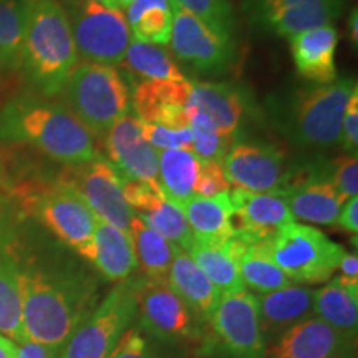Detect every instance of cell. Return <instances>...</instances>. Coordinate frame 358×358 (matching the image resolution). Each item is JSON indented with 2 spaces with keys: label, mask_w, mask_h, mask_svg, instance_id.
I'll return each mask as SVG.
<instances>
[{
  "label": "cell",
  "mask_w": 358,
  "mask_h": 358,
  "mask_svg": "<svg viewBox=\"0 0 358 358\" xmlns=\"http://www.w3.org/2000/svg\"><path fill=\"white\" fill-rule=\"evenodd\" d=\"M266 245L272 261L297 284L329 282L347 252L322 231L295 221L282 226Z\"/></svg>",
  "instance_id": "6"
},
{
  "label": "cell",
  "mask_w": 358,
  "mask_h": 358,
  "mask_svg": "<svg viewBox=\"0 0 358 358\" xmlns=\"http://www.w3.org/2000/svg\"><path fill=\"white\" fill-rule=\"evenodd\" d=\"M168 285L186 303L196 320H211L222 294L186 250L178 248L174 252Z\"/></svg>",
  "instance_id": "24"
},
{
  "label": "cell",
  "mask_w": 358,
  "mask_h": 358,
  "mask_svg": "<svg viewBox=\"0 0 358 358\" xmlns=\"http://www.w3.org/2000/svg\"><path fill=\"white\" fill-rule=\"evenodd\" d=\"M128 232L143 277L156 282H168L169 268H171L174 252L178 249L176 245L151 229L138 216H133Z\"/></svg>",
  "instance_id": "32"
},
{
  "label": "cell",
  "mask_w": 358,
  "mask_h": 358,
  "mask_svg": "<svg viewBox=\"0 0 358 358\" xmlns=\"http://www.w3.org/2000/svg\"><path fill=\"white\" fill-rule=\"evenodd\" d=\"M123 194L134 216L173 245L187 250L194 239L189 224L182 209L164 196L159 185L123 179Z\"/></svg>",
  "instance_id": "17"
},
{
  "label": "cell",
  "mask_w": 358,
  "mask_h": 358,
  "mask_svg": "<svg viewBox=\"0 0 358 358\" xmlns=\"http://www.w3.org/2000/svg\"><path fill=\"white\" fill-rule=\"evenodd\" d=\"M136 319V302L129 282H122L98 303L75 330L60 358H108L124 330Z\"/></svg>",
  "instance_id": "8"
},
{
  "label": "cell",
  "mask_w": 358,
  "mask_h": 358,
  "mask_svg": "<svg viewBox=\"0 0 358 358\" xmlns=\"http://www.w3.org/2000/svg\"><path fill=\"white\" fill-rule=\"evenodd\" d=\"M340 146L348 155H357L358 146V88L352 93L345 111H343L342 129H340Z\"/></svg>",
  "instance_id": "43"
},
{
  "label": "cell",
  "mask_w": 358,
  "mask_h": 358,
  "mask_svg": "<svg viewBox=\"0 0 358 358\" xmlns=\"http://www.w3.org/2000/svg\"><path fill=\"white\" fill-rule=\"evenodd\" d=\"M192 92L191 80H143L131 93L133 110L143 123L169 128H187V105Z\"/></svg>",
  "instance_id": "19"
},
{
  "label": "cell",
  "mask_w": 358,
  "mask_h": 358,
  "mask_svg": "<svg viewBox=\"0 0 358 358\" xmlns=\"http://www.w3.org/2000/svg\"><path fill=\"white\" fill-rule=\"evenodd\" d=\"M0 141L30 145L66 166L100 156L96 138L65 105L37 96H19L3 105Z\"/></svg>",
  "instance_id": "2"
},
{
  "label": "cell",
  "mask_w": 358,
  "mask_h": 358,
  "mask_svg": "<svg viewBox=\"0 0 358 358\" xmlns=\"http://www.w3.org/2000/svg\"><path fill=\"white\" fill-rule=\"evenodd\" d=\"M27 208L57 239L85 256L98 219L73 191L57 182L30 194Z\"/></svg>",
  "instance_id": "11"
},
{
  "label": "cell",
  "mask_w": 358,
  "mask_h": 358,
  "mask_svg": "<svg viewBox=\"0 0 358 358\" xmlns=\"http://www.w3.org/2000/svg\"><path fill=\"white\" fill-rule=\"evenodd\" d=\"M348 35H350L353 47L357 48V45H358V10H357V7L352 8L350 17H348Z\"/></svg>",
  "instance_id": "48"
},
{
  "label": "cell",
  "mask_w": 358,
  "mask_h": 358,
  "mask_svg": "<svg viewBox=\"0 0 358 358\" xmlns=\"http://www.w3.org/2000/svg\"><path fill=\"white\" fill-rule=\"evenodd\" d=\"M231 191V185L224 174L222 163L199 158L198 176L194 182V198H211Z\"/></svg>",
  "instance_id": "40"
},
{
  "label": "cell",
  "mask_w": 358,
  "mask_h": 358,
  "mask_svg": "<svg viewBox=\"0 0 358 358\" xmlns=\"http://www.w3.org/2000/svg\"><path fill=\"white\" fill-rule=\"evenodd\" d=\"M83 257L92 262L106 280L118 284L127 282L138 267L129 232L100 219L96 222L92 244Z\"/></svg>",
  "instance_id": "25"
},
{
  "label": "cell",
  "mask_w": 358,
  "mask_h": 358,
  "mask_svg": "<svg viewBox=\"0 0 358 358\" xmlns=\"http://www.w3.org/2000/svg\"><path fill=\"white\" fill-rule=\"evenodd\" d=\"M20 268L17 257L0 239V334L12 342H25L22 332Z\"/></svg>",
  "instance_id": "33"
},
{
  "label": "cell",
  "mask_w": 358,
  "mask_h": 358,
  "mask_svg": "<svg viewBox=\"0 0 358 358\" xmlns=\"http://www.w3.org/2000/svg\"><path fill=\"white\" fill-rule=\"evenodd\" d=\"M337 224L343 231L350 232V234L357 236L358 231V198H350L343 203L342 209H340Z\"/></svg>",
  "instance_id": "45"
},
{
  "label": "cell",
  "mask_w": 358,
  "mask_h": 358,
  "mask_svg": "<svg viewBox=\"0 0 358 358\" xmlns=\"http://www.w3.org/2000/svg\"><path fill=\"white\" fill-rule=\"evenodd\" d=\"M122 64L134 77L145 80H171V82L187 80L185 71L179 69L176 60L168 50L158 45L138 42L134 38L124 53Z\"/></svg>",
  "instance_id": "35"
},
{
  "label": "cell",
  "mask_w": 358,
  "mask_h": 358,
  "mask_svg": "<svg viewBox=\"0 0 358 358\" xmlns=\"http://www.w3.org/2000/svg\"><path fill=\"white\" fill-rule=\"evenodd\" d=\"M231 245L244 287L256 290L259 294H268L292 285V280L272 261L266 241L250 243L234 236L231 239Z\"/></svg>",
  "instance_id": "28"
},
{
  "label": "cell",
  "mask_w": 358,
  "mask_h": 358,
  "mask_svg": "<svg viewBox=\"0 0 358 358\" xmlns=\"http://www.w3.org/2000/svg\"><path fill=\"white\" fill-rule=\"evenodd\" d=\"M222 347L234 358H264L266 338L259 320L256 295L243 290L222 294L211 320Z\"/></svg>",
  "instance_id": "14"
},
{
  "label": "cell",
  "mask_w": 358,
  "mask_h": 358,
  "mask_svg": "<svg viewBox=\"0 0 358 358\" xmlns=\"http://www.w3.org/2000/svg\"><path fill=\"white\" fill-rule=\"evenodd\" d=\"M62 348L48 347L37 342H22L17 343L15 358H60Z\"/></svg>",
  "instance_id": "44"
},
{
  "label": "cell",
  "mask_w": 358,
  "mask_h": 358,
  "mask_svg": "<svg viewBox=\"0 0 358 358\" xmlns=\"http://www.w3.org/2000/svg\"><path fill=\"white\" fill-rule=\"evenodd\" d=\"M20 295L25 342L57 348L65 347L100 303L88 277L35 266L20 268Z\"/></svg>",
  "instance_id": "1"
},
{
  "label": "cell",
  "mask_w": 358,
  "mask_h": 358,
  "mask_svg": "<svg viewBox=\"0 0 358 358\" xmlns=\"http://www.w3.org/2000/svg\"><path fill=\"white\" fill-rule=\"evenodd\" d=\"M66 108L93 136L105 138L108 129L128 115L131 93L116 66L82 62L75 66L64 90Z\"/></svg>",
  "instance_id": "4"
},
{
  "label": "cell",
  "mask_w": 358,
  "mask_h": 358,
  "mask_svg": "<svg viewBox=\"0 0 358 358\" xmlns=\"http://www.w3.org/2000/svg\"><path fill=\"white\" fill-rule=\"evenodd\" d=\"M338 38L337 29L332 24L290 37V53L299 75L319 85L334 83L337 80L335 55Z\"/></svg>",
  "instance_id": "23"
},
{
  "label": "cell",
  "mask_w": 358,
  "mask_h": 358,
  "mask_svg": "<svg viewBox=\"0 0 358 358\" xmlns=\"http://www.w3.org/2000/svg\"><path fill=\"white\" fill-rule=\"evenodd\" d=\"M313 315L355 338L358 327V280L335 277L313 295Z\"/></svg>",
  "instance_id": "27"
},
{
  "label": "cell",
  "mask_w": 358,
  "mask_h": 358,
  "mask_svg": "<svg viewBox=\"0 0 358 358\" xmlns=\"http://www.w3.org/2000/svg\"><path fill=\"white\" fill-rule=\"evenodd\" d=\"M355 90V78H342L295 92L287 103L285 115V128L295 145L307 148L337 145L343 111Z\"/></svg>",
  "instance_id": "5"
},
{
  "label": "cell",
  "mask_w": 358,
  "mask_h": 358,
  "mask_svg": "<svg viewBox=\"0 0 358 358\" xmlns=\"http://www.w3.org/2000/svg\"><path fill=\"white\" fill-rule=\"evenodd\" d=\"M279 194L284 196L294 217L322 226L337 224L345 198L335 189L330 179L317 174L285 179Z\"/></svg>",
  "instance_id": "21"
},
{
  "label": "cell",
  "mask_w": 358,
  "mask_h": 358,
  "mask_svg": "<svg viewBox=\"0 0 358 358\" xmlns=\"http://www.w3.org/2000/svg\"><path fill=\"white\" fill-rule=\"evenodd\" d=\"M65 10L78 57L90 64H122L133 40L123 10L108 8L93 0H70Z\"/></svg>",
  "instance_id": "7"
},
{
  "label": "cell",
  "mask_w": 358,
  "mask_h": 358,
  "mask_svg": "<svg viewBox=\"0 0 358 358\" xmlns=\"http://www.w3.org/2000/svg\"><path fill=\"white\" fill-rule=\"evenodd\" d=\"M187 113H189V124L187 127H189L192 134L191 150L201 159L222 163L224 156H226L234 141L219 134L216 128L213 127V123L201 111L187 106Z\"/></svg>",
  "instance_id": "38"
},
{
  "label": "cell",
  "mask_w": 358,
  "mask_h": 358,
  "mask_svg": "<svg viewBox=\"0 0 358 358\" xmlns=\"http://www.w3.org/2000/svg\"><path fill=\"white\" fill-rule=\"evenodd\" d=\"M353 337L338 332L317 317L290 327L271 348L274 358H347Z\"/></svg>",
  "instance_id": "20"
},
{
  "label": "cell",
  "mask_w": 358,
  "mask_h": 358,
  "mask_svg": "<svg viewBox=\"0 0 358 358\" xmlns=\"http://www.w3.org/2000/svg\"><path fill=\"white\" fill-rule=\"evenodd\" d=\"M129 284L136 302V324L146 334L169 342L194 337L198 334L196 317L174 294L168 282L140 277Z\"/></svg>",
  "instance_id": "12"
},
{
  "label": "cell",
  "mask_w": 358,
  "mask_h": 358,
  "mask_svg": "<svg viewBox=\"0 0 358 358\" xmlns=\"http://www.w3.org/2000/svg\"><path fill=\"white\" fill-rule=\"evenodd\" d=\"M232 201V229L239 239L257 243L267 241L285 224L294 222L284 196L279 192L229 191Z\"/></svg>",
  "instance_id": "18"
},
{
  "label": "cell",
  "mask_w": 358,
  "mask_h": 358,
  "mask_svg": "<svg viewBox=\"0 0 358 358\" xmlns=\"http://www.w3.org/2000/svg\"><path fill=\"white\" fill-rule=\"evenodd\" d=\"M187 106L201 111L219 134L236 141L249 111V100L243 88L231 83L199 82L192 83Z\"/></svg>",
  "instance_id": "22"
},
{
  "label": "cell",
  "mask_w": 358,
  "mask_h": 358,
  "mask_svg": "<svg viewBox=\"0 0 358 358\" xmlns=\"http://www.w3.org/2000/svg\"><path fill=\"white\" fill-rule=\"evenodd\" d=\"M211 29L219 37L236 42L237 22L231 0H171Z\"/></svg>",
  "instance_id": "37"
},
{
  "label": "cell",
  "mask_w": 358,
  "mask_h": 358,
  "mask_svg": "<svg viewBox=\"0 0 358 358\" xmlns=\"http://www.w3.org/2000/svg\"><path fill=\"white\" fill-rule=\"evenodd\" d=\"M116 2H118V7L122 8V10H123V8H127V7H128V3L131 2V0H116Z\"/></svg>",
  "instance_id": "50"
},
{
  "label": "cell",
  "mask_w": 358,
  "mask_h": 358,
  "mask_svg": "<svg viewBox=\"0 0 358 358\" xmlns=\"http://www.w3.org/2000/svg\"><path fill=\"white\" fill-rule=\"evenodd\" d=\"M93 2L101 3V6H105V7H108V8H120L118 7V2H116V0H93ZM120 10H122V8H120Z\"/></svg>",
  "instance_id": "49"
},
{
  "label": "cell",
  "mask_w": 358,
  "mask_h": 358,
  "mask_svg": "<svg viewBox=\"0 0 358 358\" xmlns=\"http://www.w3.org/2000/svg\"><path fill=\"white\" fill-rule=\"evenodd\" d=\"M108 161L113 164L122 179L143 181L150 185L158 182V155L143 138L141 122L133 115H124L105 136Z\"/></svg>",
  "instance_id": "16"
},
{
  "label": "cell",
  "mask_w": 358,
  "mask_h": 358,
  "mask_svg": "<svg viewBox=\"0 0 358 358\" xmlns=\"http://www.w3.org/2000/svg\"><path fill=\"white\" fill-rule=\"evenodd\" d=\"M25 29L20 69L45 96H55L78 65L65 7L58 0H24Z\"/></svg>",
  "instance_id": "3"
},
{
  "label": "cell",
  "mask_w": 358,
  "mask_h": 358,
  "mask_svg": "<svg viewBox=\"0 0 358 358\" xmlns=\"http://www.w3.org/2000/svg\"><path fill=\"white\" fill-rule=\"evenodd\" d=\"M124 10L134 40L158 47L169 43L173 29L171 0H131Z\"/></svg>",
  "instance_id": "34"
},
{
  "label": "cell",
  "mask_w": 358,
  "mask_h": 358,
  "mask_svg": "<svg viewBox=\"0 0 358 358\" xmlns=\"http://www.w3.org/2000/svg\"><path fill=\"white\" fill-rule=\"evenodd\" d=\"M58 182L73 191L96 219L129 231L134 214L124 199L123 179L108 159L98 156L88 163L69 164Z\"/></svg>",
  "instance_id": "9"
},
{
  "label": "cell",
  "mask_w": 358,
  "mask_h": 358,
  "mask_svg": "<svg viewBox=\"0 0 358 358\" xmlns=\"http://www.w3.org/2000/svg\"><path fill=\"white\" fill-rule=\"evenodd\" d=\"M169 45L176 58L198 73L221 75L236 62V43L219 37L203 22L173 3V29Z\"/></svg>",
  "instance_id": "13"
},
{
  "label": "cell",
  "mask_w": 358,
  "mask_h": 358,
  "mask_svg": "<svg viewBox=\"0 0 358 358\" xmlns=\"http://www.w3.org/2000/svg\"><path fill=\"white\" fill-rule=\"evenodd\" d=\"M194 239L224 243L234 237L229 191L211 198H191L181 206Z\"/></svg>",
  "instance_id": "29"
},
{
  "label": "cell",
  "mask_w": 358,
  "mask_h": 358,
  "mask_svg": "<svg viewBox=\"0 0 358 358\" xmlns=\"http://www.w3.org/2000/svg\"><path fill=\"white\" fill-rule=\"evenodd\" d=\"M345 0H241L248 24L256 32L294 37L342 15Z\"/></svg>",
  "instance_id": "10"
},
{
  "label": "cell",
  "mask_w": 358,
  "mask_h": 358,
  "mask_svg": "<svg viewBox=\"0 0 358 358\" xmlns=\"http://www.w3.org/2000/svg\"><path fill=\"white\" fill-rule=\"evenodd\" d=\"M231 239L224 241V243L192 239L191 245L186 250L221 294H236L245 290Z\"/></svg>",
  "instance_id": "30"
},
{
  "label": "cell",
  "mask_w": 358,
  "mask_h": 358,
  "mask_svg": "<svg viewBox=\"0 0 358 358\" xmlns=\"http://www.w3.org/2000/svg\"><path fill=\"white\" fill-rule=\"evenodd\" d=\"M108 358H156L145 330L131 324L124 330Z\"/></svg>",
  "instance_id": "41"
},
{
  "label": "cell",
  "mask_w": 358,
  "mask_h": 358,
  "mask_svg": "<svg viewBox=\"0 0 358 358\" xmlns=\"http://www.w3.org/2000/svg\"><path fill=\"white\" fill-rule=\"evenodd\" d=\"M330 182L345 199L355 198L358 192V158L357 155L340 156L332 163Z\"/></svg>",
  "instance_id": "42"
},
{
  "label": "cell",
  "mask_w": 358,
  "mask_h": 358,
  "mask_svg": "<svg viewBox=\"0 0 358 358\" xmlns=\"http://www.w3.org/2000/svg\"><path fill=\"white\" fill-rule=\"evenodd\" d=\"M24 29V0H0V69H20Z\"/></svg>",
  "instance_id": "36"
},
{
  "label": "cell",
  "mask_w": 358,
  "mask_h": 358,
  "mask_svg": "<svg viewBox=\"0 0 358 358\" xmlns=\"http://www.w3.org/2000/svg\"><path fill=\"white\" fill-rule=\"evenodd\" d=\"M17 343L0 334V358H15Z\"/></svg>",
  "instance_id": "47"
},
{
  "label": "cell",
  "mask_w": 358,
  "mask_h": 358,
  "mask_svg": "<svg viewBox=\"0 0 358 358\" xmlns=\"http://www.w3.org/2000/svg\"><path fill=\"white\" fill-rule=\"evenodd\" d=\"M313 289L294 284L274 292L256 295L264 338L268 335H280L290 327L310 319L313 315Z\"/></svg>",
  "instance_id": "26"
},
{
  "label": "cell",
  "mask_w": 358,
  "mask_h": 358,
  "mask_svg": "<svg viewBox=\"0 0 358 358\" xmlns=\"http://www.w3.org/2000/svg\"><path fill=\"white\" fill-rule=\"evenodd\" d=\"M199 158L187 148L164 150L158 155V182L164 196L181 208L194 198V182L198 176Z\"/></svg>",
  "instance_id": "31"
},
{
  "label": "cell",
  "mask_w": 358,
  "mask_h": 358,
  "mask_svg": "<svg viewBox=\"0 0 358 358\" xmlns=\"http://www.w3.org/2000/svg\"><path fill=\"white\" fill-rule=\"evenodd\" d=\"M340 275L347 277V279L358 280V257L357 254H343V257L340 259L338 264Z\"/></svg>",
  "instance_id": "46"
},
{
  "label": "cell",
  "mask_w": 358,
  "mask_h": 358,
  "mask_svg": "<svg viewBox=\"0 0 358 358\" xmlns=\"http://www.w3.org/2000/svg\"><path fill=\"white\" fill-rule=\"evenodd\" d=\"M222 169L231 186L250 192H279L287 178L284 153L267 143H232Z\"/></svg>",
  "instance_id": "15"
},
{
  "label": "cell",
  "mask_w": 358,
  "mask_h": 358,
  "mask_svg": "<svg viewBox=\"0 0 358 358\" xmlns=\"http://www.w3.org/2000/svg\"><path fill=\"white\" fill-rule=\"evenodd\" d=\"M141 133L143 138L158 151L178 150V148H187V150H191L192 146V134L189 127L169 128L161 127V124L141 122Z\"/></svg>",
  "instance_id": "39"
}]
</instances>
